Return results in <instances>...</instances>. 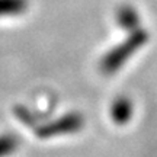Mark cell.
Masks as SVG:
<instances>
[{
    "label": "cell",
    "instance_id": "cell-1",
    "mask_svg": "<svg viewBox=\"0 0 157 157\" xmlns=\"http://www.w3.org/2000/svg\"><path fill=\"white\" fill-rule=\"evenodd\" d=\"M144 41H146L144 34H135L132 38H129L124 45H119L113 51H109L101 63L102 71L105 74L117 73L118 70L121 68V66H124L125 63L128 61L129 56L134 54L135 51L140 48V45H143Z\"/></svg>",
    "mask_w": 157,
    "mask_h": 157
},
{
    "label": "cell",
    "instance_id": "cell-2",
    "mask_svg": "<svg viewBox=\"0 0 157 157\" xmlns=\"http://www.w3.org/2000/svg\"><path fill=\"white\" fill-rule=\"evenodd\" d=\"M83 118L80 113L71 112L64 117L58 118L56 121L45 124L36 129V135L39 138H50V137H58V135H67L73 134L82 129L83 127Z\"/></svg>",
    "mask_w": 157,
    "mask_h": 157
},
{
    "label": "cell",
    "instance_id": "cell-3",
    "mask_svg": "<svg viewBox=\"0 0 157 157\" xmlns=\"http://www.w3.org/2000/svg\"><path fill=\"white\" fill-rule=\"evenodd\" d=\"M134 113V105L127 96H119L111 105V118L118 125H125L131 121Z\"/></svg>",
    "mask_w": 157,
    "mask_h": 157
},
{
    "label": "cell",
    "instance_id": "cell-4",
    "mask_svg": "<svg viewBox=\"0 0 157 157\" xmlns=\"http://www.w3.org/2000/svg\"><path fill=\"white\" fill-rule=\"evenodd\" d=\"M19 147V138L16 135L6 132L0 134V157H9L17 150Z\"/></svg>",
    "mask_w": 157,
    "mask_h": 157
}]
</instances>
